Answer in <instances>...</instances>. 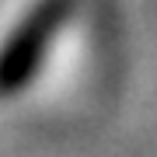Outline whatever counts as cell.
Returning <instances> with one entry per match:
<instances>
[{
  "mask_svg": "<svg viewBox=\"0 0 157 157\" xmlns=\"http://www.w3.org/2000/svg\"><path fill=\"white\" fill-rule=\"evenodd\" d=\"M59 11H63V0H45L39 11L28 14V21L14 32V39L0 52V94L17 91L32 77L35 63H39L45 42H49V35L59 21Z\"/></svg>",
  "mask_w": 157,
  "mask_h": 157,
  "instance_id": "cell-1",
  "label": "cell"
}]
</instances>
